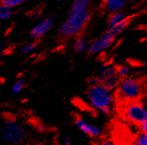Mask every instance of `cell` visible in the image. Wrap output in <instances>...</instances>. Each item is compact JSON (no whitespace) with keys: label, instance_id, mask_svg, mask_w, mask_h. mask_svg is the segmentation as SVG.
Masks as SVG:
<instances>
[{"label":"cell","instance_id":"obj_1","mask_svg":"<svg viewBox=\"0 0 147 145\" xmlns=\"http://www.w3.org/2000/svg\"><path fill=\"white\" fill-rule=\"evenodd\" d=\"M92 17L91 10H74L70 9L66 20L60 27L61 37L68 38L78 36L87 26Z\"/></svg>","mask_w":147,"mask_h":145},{"label":"cell","instance_id":"obj_2","mask_svg":"<svg viewBox=\"0 0 147 145\" xmlns=\"http://www.w3.org/2000/svg\"><path fill=\"white\" fill-rule=\"evenodd\" d=\"M89 104L96 110L104 115H108L112 111L113 103V95L112 90L100 84L94 87H89L88 92Z\"/></svg>","mask_w":147,"mask_h":145},{"label":"cell","instance_id":"obj_3","mask_svg":"<svg viewBox=\"0 0 147 145\" xmlns=\"http://www.w3.org/2000/svg\"><path fill=\"white\" fill-rule=\"evenodd\" d=\"M144 86L139 79L125 78L119 82L117 87V95L121 101L130 103L138 100L142 96Z\"/></svg>","mask_w":147,"mask_h":145},{"label":"cell","instance_id":"obj_4","mask_svg":"<svg viewBox=\"0 0 147 145\" xmlns=\"http://www.w3.org/2000/svg\"><path fill=\"white\" fill-rule=\"evenodd\" d=\"M1 134L3 138L11 144L21 142L26 136L24 128L15 119H7L2 125Z\"/></svg>","mask_w":147,"mask_h":145},{"label":"cell","instance_id":"obj_5","mask_svg":"<svg viewBox=\"0 0 147 145\" xmlns=\"http://www.w3.org/2000/svg\"><path fill=\"white\" fill-rule=\"evenodd\" d=\"M115 38L116 36L108 31H106L105 33L95 37L90 42L88 52L94 56L104 53L113 44V43L115 42Z\"/></svg>","mask_w":147,"mask_h":145},{"label":"cell","instance_id":"obj_6","mask_svg":"<svg viewBox=\"0 0 147 145\" xmlns=\"http://www.w3.org/2000/svg\"><path fill=\"white\" fill-rule=\"evenodd\" d=\"M125 117L131 123L141 124L147 119V110L137 102H130L124 109Z\"/></svg>","mask_w":147,"mask_h":145},{"label":"cell","instance_id":"obj_7","mask_svg":"<svg viewBox=\"0 0 147 145\" xmlns=\"http://www.w3.org/2000/svg\"><path fill=\"white\" fill-rule=\"evenodd\" d=\"M100 84L107 87L110 90H113L118 87L120 78L119 77L116 68L112 66L111 64H106L101 67L97 76Z\"/></svg>","mask_w":147,"mask_h":145},{"label":"cell","instance_id":"obj_8","mask_svg":"<svg viewBox=\"0 0 147 145\" xmlns=\"http://www.w3.org/2000/svg\"><path fill=\"white\" fill-rule=\"evenodd\" d=\"M128 26V17L124 12L111 14L107 22V31L118 36L121 34Z\"/></svg>","mask_w":147,"mask_h":145},{"label":"cell","instance_id":"obj_9","mask_svg":"<svg viewBox=\"0 0 147 145\" xmlns=\"http://www.w3.org/2000/svg\"><path fill=\"white\" fill-rule=\"evenodd\" d=\"M76 125L77 126V128L83 132L85 135L91 136V137H97L100 136L102 133L101 129L89 122H88L87 120H85L82 117H76Z\"/></svg>","mask_w":147,"mask_h":145},{"label":"cell","instance_id":"obj_10","mask_svg":"<svg viewBox=\"0 0 147 145\" xmlns=\"http://www.w3.org/2000/svg\"><path fill=\"white\" fill-rule=\"evenodd\" d=\"M129 0H103L102 7L103 10L111 14L123 12V10L127 6Z\"/></svg>","mask_w":147,"mask_h":145},{"label":"cell","instance_id":"obj_11","mask_svg":"<svg viewBox=\"0 0 147 145\" xmlns=\"http://www.w3.org/2000/svg\"><path fill=\"white\" fill-rule=\"evenodd\" d=\"M54 25V20L52 18H46L38 23L35 28L31 31L30 36L34 39H39L47 33Z\"/></svg>","mask_w":147,"mask_h":145},{"label":"cell","instance_id":"obj_12","mask_svg":"<svg viewBox=\"0 0 147 145\" xmlns=\"http://www.w3.org/2000/svg\"><path fill=\"white\" fill-rule=\"evenodd\" d=\"M89 44H90V42H88V40L86 37H78L75 40V43H74V50H75L77 53L88 52Z\"/></svg>","mask_w":147,"mask_h":145},{"label":"cell","instance_id":"obj_13","mask_svg":"<svg viewBox=\"0 0 147 145\" xmlns=\"http://www.w3.org/2000/svg\"><path fill=\"white\" fill-rule=\"evenodd\" d=\"M116 70H117V73H118V75H119V77L120 78H128L129 72H130V69H129L128 66H126V65H120V66L116 68Z\"/></svg>","mask_w":147,"mask_h":145},{"label":"cell","instance_id":"obj_14","mask_svg":"<svg viewBox=\"0 0 147 145\" xmlns=\"http://www.w3.org/2000/svg\"><path fill=\"white\" fill-rule=\"evenodd\" d=\"M12 12L10 8L4 5H0V19H8L11 17Z\"/></svg>","mask_w":147,"mask_h":145},{"label":"cell","instance_id":"obj_15","mask_svg":"<svg viewBox=\"0 0 147 145\" xmlns=\"http://www.w3.org/2000/svg\"><path fill=\"white\" fill-rule=\"evenodd\" d=\"M26 0H1V4L2 5L11 8V7H14L17 6L24 2H25Z\"/></svg>","mask_w":147,"mask_h":145},{"label":"cell","instance_id":"obj_16","mask_svg":"<svg viewBox=\"0 0 147 145\" xmlns=\"http://www.w3.org/2000/svg\"><path fill=\"white\" fill-rule=\"evenodd\" d=\"M24 88V81L22 80V79H20V80L17 81L14 84V85L12 86V92L14 94H16V95L17 94H19V93L22 92V91H23Z\"/></svg>","mask_w":147,"mask_h":145},{"label":"cell","instance_id":"obj_17","mask_svg":"<svg viewBox=\"0 0 147 145\" xmlns=\"http://www.w3.org/2000/svg\"><path fill=\"white\" fill-rule=\"evenodd\" d=\"M36 48V44L35 43H30V44H27L26 45H24L22 50H21V52L23 54H29V53H31L33 50H35Z\"/></svg>","mask_w":147,"mask_h":145},{"label":"cell","instance_id":"obj_18","mask_svg":"<svg viewBox=\"0 0 147 145\" xmlns=\"http://www.w3.org/2000/svg\"><path fill=\"white\" fill-rule=\"evenodd\" d=\"M88 84H89V87H94V86H96V85L100 84V81H99L97 77H94L89 80Z\"/></svg>","mask_w":147,"mask_h":145},{"label":"cell","instance_id":"obj_19","mask_svg":"<svg viewBox=\"0 0 147 145\" xmlns=\"http://www.w3.org/2000/svg\"><path fill=\"white\" fill-rule=\"evenodd\" d=\"M97 145H117L113 140H110V139H105V140H102L100 141L99 143H97Z\"/></svg>","mask_w":147,"mask_h":145},{"label":"cell","instance_id":"obj_20","mask_svg":"<svg viewBox=\"0 0 147 145\" xmlns=\"http://www.w3.org/2000/svg\"><path fill=\"white\" fill-rule=\"evenodd\" d=\"M62 144L63 145H71V138L69 136H65L62 138Z\"/></svg>","mask_w":147,"mask_h":145},{"label":"cell","instance_id":"obj_21","mask_svg":"<svg viewBox=\"0 0 147 145\" xmlns=\"http://www.w3.org/2000/svg\"><path fill=\"white\" fill-rule=\"evenodd\" d=\"M140 128H141V130L144 132V133H146L147 134V119L140 124Z\"/></svg>","mask_w":147,"mask_h":145},{"label":"cell","instance_id":"obj_22","mask_svg":"<svg viewBox=\"0 0 147 145\" xmlns=\"http://www.w3.org/2000/svg\"><path fill=\"white\" fill-rule=\"evenodd\" d=\"M2 55H3V46L0 44V59L2 57Z\"/></svg>","mask_w":147,"mask_h":145},{"label":"cell","instance_id":"obj_23","mask_svg":"<svg viewBox=\"0 0 147 145\" xmlns=\"http://www.w3.org/2000/svg\"><path fill=\"white\" fill-rule=\"evenodd\" d=\"M55 1H57V2H64V1H66V0H55Z\"/></svg>","mask_w":147,"mask_h":145},{"label":"cell","instance_id":"obj_24","mask_svg":"<svg viewBox=\"0 0 147 145\" xmlns=\"http://www.w3.org/2000/svg\"><path fill=\"white\" fill-rule=\"evenodd\" d=\"M135 145H139V144H136V143H135Z\"/></svg>","mask_w":147,"mask_h":145}]
</instances>
